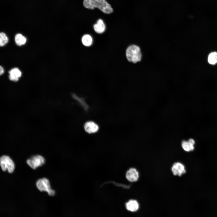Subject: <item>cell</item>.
<instances>
[{"label":"cell","instance_id":"obj_16","mask_svg":"<svg viewBox=\"0 0 217 217\" xmlns=\"http://www.w3.org/2000/svg\"><path fill=\"white\" fill-rule=\"evenodd\" d=\"M8 41V38L6 34L3 33L0 34V45L1 46L5 45Z\"/></svg>","mask_w":217,"mask_h":217},{"label":"cell","instance_id":"obj_17","mask_svg":"<svg viewBox=\"0 0 217 217\" xmlns=\"http://www.w3.org/2000/svg\"><path fill=\"white\" fill-rule=\"evenodd\" d=\"M0 74L1 75L4 72V69L1 66H0Z\"/></svg>","mask_w":217,"mask_h":217},{"label":"cell","instance_id":"obj_14","mask_svg":"<svg viewBox=\"0 0 217 217\" xmlns=\"http://www.w3.org/2000/svg\"><path fill=\"white\" fill-rule=\"evenodd\" d=\"M82 42L84 45L88 46L92 45L93 39L90 35L88 34H86L83 36L82 39Z\"/></svg>","mask_w":217,"mask_h":217},{"label":"cell","instance_id":"obj_2","mask_svg":"<svg viewBox=\"0 0 217 217\" xmlns=\"http://www.w3.org/2000/svg\"><path fill=\"white\" fill-rule=\"evenodd\" d=\"M83 5L88 9H93L95 8H98L105 14H109L113 11L111 6L105 0H84Z\"/></svg>","mask_w":217,"mask_h":217},{"label":"cell","instance_id":"obj_13","mask_svg":"<svg viewBox=\"0 0 217 217\" xmlns=\"http://www.w3.org/2000/svg\"><path fill=\"white\" fill-rule=\"evenodd\" d=\"M15 40L16 44L20 46L25 44L26 42V38L22 34H17L15 36Z\"/></svg>","mask_w":217,"mask_h":217},{"label":"cell","instance_id":"obj_12","mask_svg":"<svg viewBox=\"0 0 217 217\" xmlns=\"http://www.w3.org/2000/svg\"><path fill=\"white\" fill-rule=\"evenodd\" d=\"M127 209L131 212L137 211L139 208V204L137 201L135 200H130L126 204Z\"/></svg>","mask_w":217,"mask_h":217},{"label":"cell","instance_id":"obj_4","mask_svg":"<svg viewBox=\"0 0 217 217\" xmlns=\"http://www.w3.org/2000/svg\"><path fill=\"white\" fill-rule=\"evenodd\" d=\"M36 186L39 190L46 191L50 195H53L55 193V191L51 189L49 181L46 178H43L38 180L36 182Z\"/></svg>","mask_w":217,"mask_h":217},{"label":"cell","instance_id":"obj_11","mask_svg":"<svg viewBox=\"0 0 217 217\" xmlns=\"http://www.w3.org/2000/svg\"><path fill=\"white\" fill-rule=\"evenodd\" d=\"M93 28L94 30L97 33H103L105 29V26L102 20L99 19L97 23L94 25Z\"/></svg>","mask_w":217,"mask_h":217},{"label":"cell","instance_id":"obj_3","mask_svg":"<svg viewBox=\"0 0 217 217\" xmlns=\"http://www.w3.org/2000/svg\"><path fill=\"white\" fill-rule=\"evenodd\" d=\"M0 165L2 170L4 171H7L12 173L14 169V164L11 159L8 156L3 155L0 158Z\"/></svg>","mask_w":217,"mask_h":217},{"label":"cell","instance_id":"obj_8","mask_svg":"<svg viewBox=\"0 0 217 217\" xmlns=\"http://www.w3.org/2000/svg\"><path fill=\"white\" fill-rule=\"evenodd\" d=\"M126 177L130 182H134L138 180L139 178V173L136 169L131 168L127 171Z\"/></svg>","mask_w":217,"mask_h":217},{"label":"cell","instance_id":"obj_5","mask_svg":"<svg viewBox=\"0 0 217 217\" xmlns=\"http://www.w3.org/2000/svg\"><path fill=\"white\" fill-rule=\"evenodd\" d=\"M45 162L44 158L39 155L33 156L27 160V164L33 169H35L38 167L43 165Z\"/></svg>","mask_w":217,"mask_h":217},{"label":"cell","instance_id":"obj_7","mask_svg":"<svg viewBox=\"0 0 217 217\" xmlns=\"http://www.w3.org/2000/svg\"><path fill=\"white\" fill-rule=\"evenodd\" d=\"M84 128L86 132L89 134H91L97 132L99 129V126L94 122L89 121L86 122L84 124Z\"/></svg>","mask_w":217,"mask_h":217},{"label":"cell","instance_id":"obj_15","mask_svg":"<svg viewBox=\"0 0 217 217\" xmlns=\"http://www.w3.org/2000/svg\"><path fill=\"white\" fill-rule=\"evenodd\" d=\"M208 61L212 64L217 63V52H214L211 53L209 55Z\"/></svg>","mask_w":217,"mask_h":217},{"label":"cell","instance_id":"obj_9","mask_svg":"<svg viewBox=\"0 0 217 217\" xmlns=\"http://www.w3.org/2000/svg\"><path fill=\"white\" fill-rule=\"evenodd\" d=\"M195 140L192 138H190L188 140H183L181 143V146L183 149L186 152H190L193 150L194 148Z\"/></svg>","mask_w":217,"mask_h":217},{"label":"cell","instance_id":"obj_6","mask_svg":"<svg viewBox=\"0 0 217 217\" xmlns=\"http://www.w3.org/2000/svg\"><path fill=\"white\" fill-rule=\"evenodd\" d=\"M171 170L174 175L180 176L185 173L186 171L184 166L179 162L174 163L171 167Z\"/></svg>","mask_w":217,"mask_h":217},{"label":"cell","instance_id":"obj_1","mask_svg":"<svg viewBox=\"0 0 217 217\" xmlns=\"http://www.w3.org/2000/svg\"><path fill=\"white\" fill-rule=\"evenodd\" d=\"M125 56L129 62L136 64L141 61L143 55L140 46L135 44H131L126 49Z\"/></svg>","mask_w":217,"mask_h":217},{"label":"cell","instance_id":"obj_10","mask_svg":"<svg viewBox=\"0 0 217 217\" xmlns=\"http://www.w3.org/2000/svg\"><path fill=\"white\" fill-rule=\"evenodd\" d=\"M9 77L10 80L14 81H17L19 77L21 75V71L17 68H15L11 69L9 71Z\"/></svg>","mask_w":217,"mask_h":217}]
</instances>
